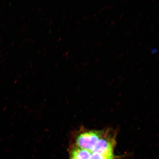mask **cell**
I'll return each instance as SVG.
<instances>
[{"instance_id": "cell-1", "label": "cell", "mask_w": 159, "mask_h": 159, "mask_svg": "<svg viewBox=\"0 0 159 159\" xmlns=\"http://www.w3.org/2000/svg\"><path fill=\"white\" fill-rule=\"evenodd\" d=\"M104 132L103 131L91 130L81 133L75 138V145L77 148L91 152Z\"/></svg>"}, {"instance_id": "cell-5", "label": "cell", "mask_w": 159, "mask_h": 159, "mask_svg": "<svg viewBox=\"0 0 159 159\" xmlns=\"http://www.w3.org/2000/svg\"><path fill=\"white\" fill-rule=\"evenodd\" d=\"M158 52V50L157 48H153L151 50V53L152 55L156 54Z\"/></svg>"}, {"instance_id": "cell-4", "label": "cell", "mask_w": 159, "mask_h": 159, "mask_svg": "<svg viewBox=\"0 0 159 159\" xmlns=\"http://www.w3.org/2000/svg\"><path fill=\"white\" fill-rule=\"evenodd\" d=\"M89 159H110L97 153H92Z\"/></svg>"}, {"instance_id": "cell-2", "label": "cell", "mask_w": 159, "mask_h": 159, "mask_svg": "<svg viewBox=\"0 0 159 159\" xmlns=\"http://www.w3.org/2000/svg\"><path fill=\"white\" fill-rule=\"evenodd\" d=\"M115 138L109 132H105L91 151L92 153H97L110 159L114 158L113 150L115 145Z\"/></svg>"}, {"instance_id": "cell-3", "label": "cell", "mask_w": 159, "mask_h": 159, "mask_svg": "<svg viewBox=\"0 0 159 159\" xmlns=\"http://www.w3.org/2000/svg\"><path fill=\"white\" fill-rule=\"evenodd\" d=\"M91 154L90 151L76 147L71 151V159H89Z\"/></svg>"}]
</instances>
